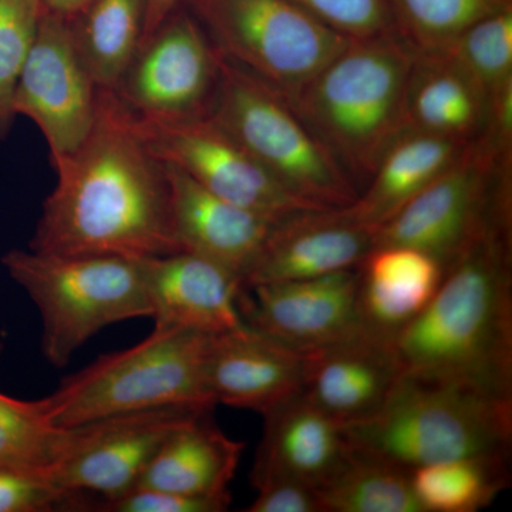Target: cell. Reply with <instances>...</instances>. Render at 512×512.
<instances>
[{
    "mask_svg": "<svg viewBox=\"0 0 512 512\" xmlns=\"http://www.w3.org/2000/svg\"><path fill=\"white\" fill-rule=\"evenodd\" d=\"M52 165L56 187L43 204L30 249L136 259L181 252L165 165L113 92L99 90L89 136Z\"/></svg>",
    "mask_w": 512,
    "mask_h": 512,
    "instance_id": "obj_1",
    "label": "cell"
},
{
    "mask_svg": "<svg viewBox=\"0 0 512 512\" xmlns=\"http://www.w3.org/2000/svg\"><path fill=\"white\" fill-rule=\"evenodd\" d=\"M393 346L402 373L512 397L511 221L488 228L448 266Z\"/></svg>",
    "mask_w": 512,
    "mask_h": 512,
    "instance_id": "obj_2",
    "label": "cell"
},
{
    "mask_svg": "<svg viewBox=\"0 0 512 512\" xmlns=\"http://www.w3.org/2000/svg\"><path fill=\"white\" fill-rule=\"evenodd\" d=\"M416 53L399 35L352 40L285 100L362 192L406 131Z\"/></svg>",
    "mask_w": 512,
    "mask_h": 512,
    "instance_id": "obj_3",
    "label": "cell"
},
{
    "mask_svg": "<svg viewBox=\"0 0 512 512\" xmlns=\"http://www.w3.org/2000/svg\"><path fill=\"white\" fill-rule=\"evenodd\" d=\"M356 453L413 471L464 457H510L512 397L402 373L382 406L343 424Z\"/></svg>",
    "mask_w": 512,
    "mask_h": 512,
    "instance_id": "obj_4",
    "label": "cell"
},
{
    "mask_svg": "<svg viewBox=\"0 0 512 512\" xmlns=\"http://www.w3.org/2000/svg\"><path fill=\"white\" fill-rule=\"evenodd\" d=\"M210 335L190 329H156L131 348L99 357L67 376L39 400L46 419L60 429L116 414L164 407L215 406L205 355Z\"/></svg>",
    "mask_w": 512,
    "mask_h": 512,
    "instance_id": "obj_5",
    "label": "cell"
},
{
    "mask_svg": "<svg viewBox=\"0 0 512 512\" xmlns=\"http://www.w3.org/2000/svg\"><path fill=\"white\" fill-rule=\"evenodd\" d=\"M2 265L39 309L42 350L50 365H69L74 353L107 326L150 318L140 259L29 248L6 252Z\"/></svg>",
    "mask_w": 512,
    "mask_h": 512,
    "instance_id": "obj_6",
    "label": "cell"
},
{
    "mask_svg": "<svg viewBox=\"0 0 512 512\" xmlns=\"http://www.w3.org/2000/svg\"><path fill=\"white\" fill-rule=\"evenodd\" d=\"M211 116L286 190L316 208L359 197L348 174L274 87L220 56Z\"/></svg>",
    "mask_w": 512,
    "mask_h": 512,
    "instance_id": "obj_7",
    "label": "cell"
},
{
    "mask_svg": "<svg viewBox=\"0 0 512 512\" xmlns=\"http://www.w3.org/2000/svg\"><path fill=\"white\" fill-rule=\"evenodd\" d=\"M511 156L481 136L375 231L373 244L433 256L446 271L488 228L511 221Z\"/></svg>",
    "mask_w": 512,
    "mask_h": 512,
    "instance_id": "obj_8",
    "label": "cell"
},
{
    "mask_svg": "<svg viewBox=\"0 0 512 512\" xmlns=\"http://www.w3.org/2000/svg\"><path fill=\"white\" fill-rule=\"evenodd\" d=\"M218 55L288 96L352 40L291 0H181Z\"/></svg>",
    "mask_w": 512,
    "mask_h": 512,
    "instance_id": "obj_9",
    "label": "cell"
},
{
    "mask_svg": "<svg viewBox=\"0 0 512 512\" xmlns=\"http://www.w3.org/2000/svg\"><path fill=\"white\" fill-rule=\"evenodd\" d=\"M130 116L134 130L161 163L180 168L222 200L275 222L301 211L323 210L286 190L211 114L177 120L131 111Z\"/></svg>",
    "mask_w": 512,
    "mask_h": 512,
    "instance_id": "obj_10",
    "label": "cell"
},
{
    "mask_svg": "<svg viewBox=\"0 0 512 512\" xmlns=\"http://www.w3.org/2000/svg\"><path fill=\"white\" fill-rule=\"evenodd\" d=\"M220 55L183 3L141 42L110 92L131 113L150 119H191L211 113Z\"/></svg>",
    "mask_w": 512,
    "mask_h": 512,
    "instance_id": "obj_11",
    "label": "cell"
},
{
    "mask_svg": "<svg viewBox=\"0 0 512 512\" xmlns=\"http://www.w3.org/2000/svg\"><path fill=\"white\" fill-rule=\"evenodd\" d=\"M97 107L99 89L80 55L73 20L40 13L16 92V114L42 131L53 164L86 140Z\"/></svg>",
    "mask_w": 512,
    "mask_h": 512,
    "instance_id": "obj_12",
    "label": "cell"
},
{
    "mask_svg": "<svg viewBox=\"0 0 512 512\" xmlns=\"http://www.w3.org/2000/svg\"><path fill=\"white\" fill-rule=\"evenodd\" d=\"M212 409L164 407L116 414L67 429L49 476L64 490L113 501L130 493L165 440L185 421Z\"/></svg>",
    "mask_w": 512,
    "mask_h": 512,
    "instance_id": "obj_13",
    "label": "cell"
},
{
    "mask_svg": "<svg viewBox=\"0 0 512 512\" xmlns=\"http://www.w3.org/2000/svg\"><path fill=\"white\" fill-rule=\"evenodd\" d=\"M357 268L301 281L244 285L239 311L247 325L303 353L352 338L365 330Z\"/></svg>",
    "mask_w": 512,
    "mask_h": 512,
    "instance_id": "obj_14",
    "label": "cell"
},
{
    "mask_svg": "<svg viewBox=\"0 0 512 512\" xmlns=\"http://www.w3.org/2000/svg\"><path fill=\"white\" fill-rule=\"evenodd\" d=\"M140 264L154 328L218 335L247 325L238 303L244 279L224 265L184 251Z\"/></svg>",
    "mask_w": 512,
    "mask_h": 512,
    "instance_id": "obj_15",
    "label": "cell"
},
{
    "mask_svg": "<svg viewBox=\"0 0 512 512\" xmlns=\"http://www.w3.org/2000/svg\"><path fill=\"white\" fill-rule=\"evenodd\" d=\"M375 232L348 207L308 210L279 221L244 285L301 281L355 269L375 248Z\"/></svg>",
    "mask_w": 512,
    "mask_h": 512,
    "instance_id": "obj_16",
    "label": "cell"
},
{
    "mask_svg": "<svg viewBox=\"0 0 512 512\" xmlns=\"http://www.w3.org/2000/svg\"><path fill=\"white\" fill-rule=\"evenodd\" d=\"M305 353L245 325L210 335L205 379L215 404L264 416L302 392Z\"/></svg>",
    "mask_w": 512,
    "mask_h": 512,
    "instance_id": "obj_17",
    "label": "cell"
},
{
    "mask_svg": "<svg viewBox=\"0 0 512 512\" xmlns=\"http://www.w3.org/2000/svg\"><path fill=\"white\" fill-rule=\"evenodd\" d=\"M264 436L255 456L254 487L292 480L320 490L352 454L343 424L299 392L264 414Z\"/></svg>",
    "mask_w": 512,
    "mask_h": 512,
    "instance_id": "obj_18",
    "label": "cell"
},
{
    "mask_svg": "<svg viewBox=\"0 0 512 512\" xmlns=\"http://www.w3.org/2000/svg\"><path fill=\"white\" fill-rule=\"evenodd\" d=\"M402 375L393 342L372 333L305 352L303 393L342 424L375 413Z\"/></svg>",
    "mask_w": 512,
    "mask_h": 512,
    "instance_id": "obj_19",
    "label": "cell"
},
{
    "mask_svg": "<svg viewBox=\"0 0 512 512\" xmlns=\"http://www.w3.org/2000/svg\"><path fill=\"white\" fill-rule=\"evenodd\" d=\"M164 165L178 247L224 265L244 279L278 222L222 200L180 168Z\"/></svg>",
    "mask_w": 512,
    "mask_h": 512,
    "instance_id": "obj_20",
    "label": "cell"
},
{
    "mask_svg": "<svg viewBox=\"0 0 512 512\" xmlns=\"http://www.w3.org/2000/svg\"><path fill=\"white\" fill-rule=\"evenodd\" d=\"M357 269L363 329L392 342L426 308L444 275L433 256L407 247L373 248Z\"/></svg>",
    "mask_w": 512,
    "mask_h": 512,
    "instance_id": "obj_21",
    "label": "cell"
},
{
    "mask_svg": "<svg viewBox=\"0 0 512 512\" xmlns=\"http://www.w3.org/2000/svg\"><path fill=\"white\" fill-rule=\"evenodd\" d=\"M210 416L208 410L178 427L148 464L136 488L198 497L229 493L245 444L227 436Z\"/></svg>",
    "mask_w": 512,
    "mask_h": 512,
    "instance_id": "obj_22",
    "label": "cell"
},
{
    "mask_svg": "<svg viewBox=\"0 0 512 512\" xmlns=\"http://www.w3.org/2000/svg\"><path fill=\"white\" fill-rule=\"evenodd\" d=\"M473 143V141H471ZM468 144L420 131H404L348 210L376 231L463 154Z\"/></svg>",
    "mask_w": 512,
    "mask_h": 512,
    "instance_id": "obj_23",
    "label": "cell"
},
{
    "mask_svg": "<svg viewBox=\"0 0 512 512\" xmlns=\"http://www.w3.org/2000/svg\"><path fill=\"white\" fill-rule=\"evenodd\" d=\"M490 106L476 84L440 55H416L406 97V131L471 143L485 133Z\"/></svg>",
    "mask_w": 512,
    "mask_h": 512,
    "instance_id": "obj_24",
    "label": "cell"
},
{
    "mask_svg": "<svg viewBox=\"0 0 512 512\" xmlns=\"http://www.w3.org/2000/svg\"><path fill=\"white\" fill-rule=\"evenodd\" d=\"M147 0H93L73 20L77 47L99 90H114L144 36Z\"/></svg>",
    "mask_w": 512,
    "mask_h": 512,
    "instance_id": "obj_25",
    "label": "cell"
},
{
    "mask_svg": "<svg viewBox=\"0 0 512 512\" xmlns=\"http://www.w3.org/2000/svg\"><path fill=\"white\" fill-rule=\"evenodd\" d=\"M424 512H477L510 484V457H464L412 471Z\"/></svg>",
    "mask_w": 512,
    "mask_h": 512,
    "instance_id": "obj_26",
    "label": "cell"
},
{
    "mask_svg": "<svg viewBox=\"0 0 512 512\" xmlns=\"http://www.w3.org/2000/svg\"><path fill=\"white\" fill-rule=\"evenodd\" d=\"M318 493L323 512H424L412 471L353 450Z\"/></svg>",
    "mask_w": 512,
    "mask_h": 512,
    "instance_id": "obj_27",
    "label": "cell"
},
{
    "mask_svg": "<svg viewBox=\"0 0 512 512\" xmlns=\"http://www.w3.org/2000/svg\"><path fill=\"white\" fill-rule=\"evenodd\" d=\"M397 35L416 55L446 49L478 20L512 9V0H386Z\"/></svg>",
    "mask_w": 512,
    "mask_h": 512,
    "instance_id": "obj_28",
    "label": "cell"
},
{
    "mask_svg": "<svg viewBox=\"0 0 512 512\" xmlns=\"http://www.w3.org/2000/svg\"><path fill=\"white\" fill-rule=\"evenodd\" d=\"M434 55L456 66L491 106L512 86V9L478 20Z\"/></svg>",
    "mask_w": 512,
    "mask_h": 512,
    "instance_id": "obj_29",
    "label": "cell"
},
{
    "mask_svg": "<svg viewBox=\"0 0 512 512\" xmlns=\"http://www.w3.org/2000/svg\"><path fill=\"white\" fill-rule=\"evenodd\" d=\"M67 429L46 419L39 400L0 393V464L49 471L62 456Z\"/></svg>",
    "mask_w": 512,
    "mask_h": 512,
    "instance_id": "obj_30",
    "label": "cell"
},
{
    "mask_svg": "<svg viewBox=\"0 0 512 512\" xmlns=\"http://www.w3.org/2000/svg\"><path fill=\"white\" fill-rule=\"evenodd\" d=\"M40 13L37 0H0V143L18 119L16 92Z\"/></svg>",
    "mask_w": 512,
    "mask_h": 512,
    "instance_id": "obj_31",
    "label": "cell"
},
{
    "mask_svg": "<svg viewBox=\"0 0 512 512\" xmlns=\"http://www.w3.org/2000/svg\"><path fill=\"white\" fill-rule=\"evenodd\" d=\"M83 495L64 490L45 471L0 464V512L72 511Z\"/></svg>",
    "mask_w": 512,
    "mask_h": 512,
    "instance_id": "obj_32",
    "label": "cell"
},
{
    "mask_svg": "<svg viewBox=\"0 0 512 512\" xmlns=\"http://www.w3.org/2000/svg\"><path fill=\"white\" fill-rule=\"evenodd\" d=\"M329 29L350 40L397 35L386 0H291Z\"/></svg>",
    "mask_w": 512,
    "mask_h": 512,
    "instance_id": "obj_33",
    "label": "cell"
},
{
    "mask_svg": "<svg viewBox=\"0 0 512 512\" xmlns=\"http://www.w3.org/2000/svg\"><path fill=\"white\" fill-rule=\"evenodd\" d=\"M231 505V493L198 497L154 490L134 488L113 501H101L94 510L104 512H224Z\"/></svg>",
    "mask_w": 512,
    "mask_h": 512,
    "instance_id": "obj_34",
    "label": "cell"
},
{
    "mask_svg": "<svg viewBox=\"0 0 512 512\" xmlns=\"http://www.w3.org/2000/svg\"><path fill=\"white\" fill-rule=\"evenodd\" d=\"M255 488L247 512H323L318 490L298 481L269 480Z\"/></svg>",
    "mask_w": 512,
    "mask_h": 512,
    "instance_id": "obj_35",
    "label": "cell"
},
{
    "mask_svg": "<svg viewBox=\"0 0 512 512\" xmlns=\"http://www.w3.org/2000/svg\"><path fill=\"white\" fill-rule=\"evenodd\" d=\"M92 2L93 0H37L42 12L69 20L80 18Z\"/></svg>",
    "mask_w": 512,
    "mask_h": 512,
    "instance_id": "obj_36",
    "label": "cell"
},
{
    "mask_svg": "<svg viewBox=\"0 0 512 512\" xmlns=\"http://www.w3.org/2000/svg\"><path fill=\"white\" fill-rule=\"evenodd\" d=\"M180 3L181 0H147V15L146 25H144L143 40L147 39ZM143 40H141V42H143Z\"/></svg>",
    "mask_w": 512,
    "mask_h": 512,
    "instance_id": "obj_37",
    "label": "cell"
}]
</instances>
